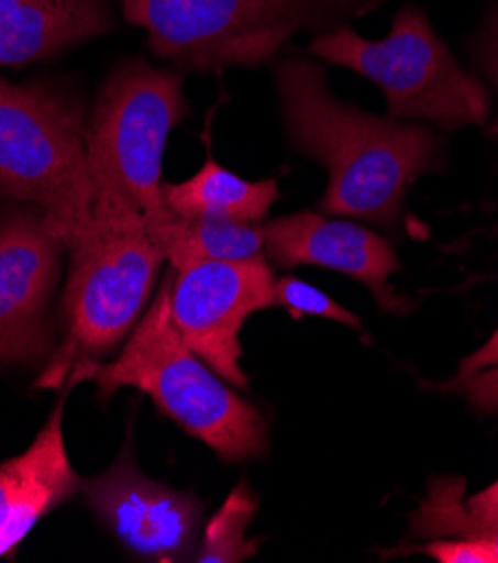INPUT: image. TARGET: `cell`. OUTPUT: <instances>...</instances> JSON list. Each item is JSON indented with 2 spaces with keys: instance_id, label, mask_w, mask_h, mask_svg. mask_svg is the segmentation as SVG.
Masks as SVG:
<instances>
[{
  "instance_id": "8992f818",
  "label": "cell",
  "mask_w": 498,
  "mask_h": 563,
  "mask_svg": "<svg viewBox=\"0 0 498 563\" xmlns=\"http://www.w3.org/2000/svg\"><path fill=\"white\" fill-rule=\"evenodd\" d=\"M38 207L66 250L92 224L84 110L43 86L0 79V202Z\"/></svg>"
},
{
  "instance_id": "9c48e42d",
  "label": "cell",
  "mask_w": 498,
  "mask_h": 563,
  "mask_svg": "<svg viewBox=\"0 0 498 563\" xmlns=\"http://www.w3.org/2000/svg\"><path fill=\"white\" fill-rule=\"evenodd\" d=\"M64 241L38 207H0V366L49 355L47 306L62 274Z\"/></svg>"
},
{
  "instance_id": "e0dca14e",
  "label": "cell",
  "mask_w": 498,
  "mask_h": 563,
  "mask_svg": "<svg viewBox=\"0 0 498 563\" xmlns=\"http://www.w3.org/2000/svg\"><path fill=\"white\" fill-rule=\"evenodd\" d=\"M258 510V498L247 483H239L204 528L202 543L193 554L198 563H239L258 552L247 539V528Z\"/></svg>"
},
{
  "instance_id": "44dd1931",
  "label": "cell",
  "mask_w": 498,
  "mask_h": 563,
  "mask_svg": "<svg viewBox=\"0 0 498 563\" xmlns=\"http://www.w3.org/2000/svg\"><path fill=\"white\" fill-rule=\"evenodd\" d=\"M478 62L483 66V70L487 73V77L491 79V84L498 90V5L494 10V14L489 16L483 36H480V49H478ZM489 133L498 137V118L496 122L489 126Z\"/></svg>"
},
{
  "instance_id": "52a82bcc",
  "label": "cell",
  "mask_w": 498,
  "mask_h": 563,
  "mask_svg": "<svg viewBox=\"0 0 498 563\" xmlns=\"http://www.w3.org/2000/svg\"><path fill=\"white\" fill-rule=\"evenodd\" d=\"M310 52L377 84L394 120H427L440 129L483 126L489 92L465 73L427 16L407 5L381 41H368L351 27H335L312 38Z\"/></svg>"
},
{
  "instance_id": "603a6c76",
  "label": "cell",
  "mask_w": 498,
  "mask_h": 563,
  "mask_svg": "<svg viewBox=\"0 0 498 563\" xmlns=\"http://www.w3.org/2000/svg\"><path fill=\"white\" fill-rule=\"evenodd\" d=\"M467 508L478 519L498 521V478L489 487H485L483 492L474 494L467 500Z\"/></svg>"
},
{
  "instance_id": "2e32d148",
  "label": "cell",
  "mask_w": 498,
  "mask_h": 563,
  "mask_svg": "<svg viewBox=\"0 0 498 563\" xmlns=\"http://www.w3.org/2000/svg\"><path fill=\"white\" fill-rule=\"evenodd\" d=\"M416 539H474L487 543L498 561V521H485L469 512L465 481L442 476L431 481L427 498L409 519Z\"/></svg>"
},
{
  "instance_id": "7c38bea8",
  "label": "cell",
  "mask_w": 498,
  "mask_h": 563,
  "mask_svg": "<svg viewBox=\"0 0 498 563\" xmlns=\"http://www.w3.org/2000/svg\"><path fill=\"white\" fill-rule=\"evenodd\" d=\"M62 420L64 400L21 456L0 463V559H12L34 526L81 489Z\"/></svg>"
},
{
  "instance_id": "5b68a950",
  "label": "cell",
  "mask_w": 498,
  "mask_h": 563,
  "mask_svg": "<svg viewBox=\"0 0 498 563\" xmlns=\"http://www.w3.org/2000/svg\"><path fill=\"white\" fill-rule=\"evenodd\" d=\"M379 0H122L148 47L200 75L261 66L308 27L362 16Z\"/></svg>"
},
{
  "instance_id": "5bb4252c",
  "label": "cell",
  "mask_w": 498,
  "mask_h": 563,
  "mask_svg": "<svg viewBox=\"0 0 498 563\" xmlns=\"http://www.w3.org/2000/svg\"><path fill=\"white\" fill-rule=\"evenodd\" d=\"M164 205L180 216H207L239 222H263L281 198L276 180H245L213 157L185 183L162 185Z\"/></svg>"
},
{
  "instance_id": "d6986e66",
  "label": "cell",
  "mask_w": 498,
  "mask_h": 563,
  "mask_svg": "<svg viewBox=\"0 0 498 563\" xmlns=\"http://www.w3.org/2000/svg\"><path fill=\"white\" fill-rule=\"evenodd\" d=\"M413 552H424L440 563H498L494 550L474 539H435Z\"/></svg>"
},
{
  "instance_id": "7a4b0ae2",
  "label": "cell",
  "mask_w": 498,
  "mask_h": 563,
  "mask_svg": "<svg viewBox=\"0 0 498 563\" xmlns=\"http://www.w3.org/2000/svg\"><path fill=\"white\" fill-rule=\"evenodd\" d=\"M92 379L106 402L133 386L155 407L230 463L265 454L269 433L263 413L215 375L180 336L171 317V274L137 321L124 351L108 364L79 371L70 386Z\"/></svg>"
},
{
  "instance_id": "30bf717a",
  "label": "cell",
  "mask_w": 498,
  "mask_h": 563,
  "mask_svg": "<svg viewBox=\"0 0 498 563\" xmlns=\"http://www.w3.org/2000/svg\"><path fill=\"white\" fill-rule=\"evenodd\" d=\"M92 515L144 561H185L196 554L202 500L144 476L131 452L103 474L81 481Z\"/></svg>"
},
{
  "instance_id": "7402d4cb",
  "label": "cell",
  "mask_w": 498,
  "mask_h": 563,
  "mask_svg": "<svg viewBox=\"0 0 498 563\" xmlns=\"http://www.w3.org/2000/svg\"><path fill=\"white\" fill-rule=\"evenodd\" d=\"M498 364V330L489 336V340L478 349L474 351L472 355H467L461 364H458V373L452 382H461L483 368H489V366H496Z\"/></svg>"
},
{
  "instance_id": "8fae6325",
  "label": "cell",
  "mask_w": 498,
  "mask_h": 563,
  "mask_svg": "<svg viewBox=\"0 0 498 563\" xmlns=\"http://www.w3.org/2000/svg\"><path fill=\"white\" fill-rule=\"evenodd\" d=\"M265 258L276 267L317 265L346 274L364 284L381 310L402 314L409 301L400 299L389 276L400 269L391 243L357 222L325 213L297 211L261 222Z\"/></svg>"
},
{
  "instance_id": "4fadbf2b",
  "label": "cell",
  "mask_w": 498,
  "mask_h": 563,
  "mask_svg": "<svg viewBox=\"0 0 498 563\" xmlns=\"http://www.w3.org/2000/svg\"><path fill=\"white\" fill-rule=\"evenodd\" d=\"M110 25L108 0H0V68L49 59Z\"/></svg>"
},
{
  "instance_id": "277c9868",
  "label": "cell",
  "mask_w": 498,
  "mask_h": 563,
  "mask_svg": "<svg viewBox=\"0 0 498 563\" xmlns=\"http://www.w3.org/2000/svg\"><path fill=\"white\" fill-rule=\"evenodd\" d=\"M189 115L182 73L129 62L103 84L86 126L95 198L133 207L153 243L174 220L162 196L169 133Z\"/></svg>"
},
{
  "instance_id": "9a60e30c",
  "label": "cell",
  "mask_w": 498,
  "mask_h": 563,
  "mask_svg": "<svg viewBox=\"0 0 498 563\" xmlns=\"http://www.w3.org/2000/svg\"><path fill=\"white\" fill-rule=\"evenodd\" d=\"M155 247L171 267L196 261H247L265 256L261 222L176 213Z\"/></svg>"
},
{
  "instance_id": "ba28073f",
  "label": "cell",
  "mask_w": 498,
  "mask_h": 563,
  "mask_svg": "<svg viewBox=\"0 0 498 563\" xmlns=\"http://www.w3.org/2000/svg\"><path fill=\"white\" fill-rule=\"evenodd\" d=\"M169 274L171 317L185 344L228 384L247 388L241 330L254 312L274 308L269 261H196Z\"/></svg>"
},
{
  "instance_id": "ffe728a7",
  "label": "cell",
  "mask_w": 498,
  "mask_h": 563,
  "mask_svg": "<svg viewBox=\"0 0 498 563\" xmlns=\"http://www.w3.org/2000/svg\"><path fill=\"white\" fill-rule=\"evenodd\" d=\"M447 388H458L474 411L491 416L498 411V364L483 368L461 382H450Z\"/></svg>"
},
{
  "instance_id": "ac0fdd59",
  "label": "cell",
  "mask_w": 498,
  "mask_h": 563,
  "mask_svg": "<svg viewBox=\"0 0 498 563\" xmlns=\"http://www.w3.org/2000/svg\"><path fill=\"white\" fill-rule=\"evenodd\" d=\"M274 308H284L295 319L321 317L355 330L362 328V319L357 314L297 276H281L274 280Z\"/></svg>"
},
{
  "instance_id": "6da1fadb",
  "label": "cell",
  "mask_w": 498,
  "mask_h": 563,
  "mask_svg": "<svg viewBox=\"0 0 498 563\" xmlns=\"http://www.w3.org/2000/svg\"><path fill=\"white\" fill-rule=\"evenodd\" d=\"M274 79L290 142L328 168L321 213L398 230L407 191L440 164L438 137L422 124L375 118L337 99L323 70L306 59L281 62Z\"/></svg>"
},
{
  "instance_id": "3957f363",
  "label": "cell",
  "mask_w": 498,
  "mask_h": 563,
  "mask_svg": "<svg viewBox=\"0 0 498 563\" xmlns=\"http://www.w3.org/2000/svg\"><path fill=\"white\" fill-rule=\"evenodd\" d=\"M68 252L64 336L36 388H62L79 371L115 353L142 319L164 261L144 218L108 198H95L90 230Z\"/></svg>"
}]
</instances>
